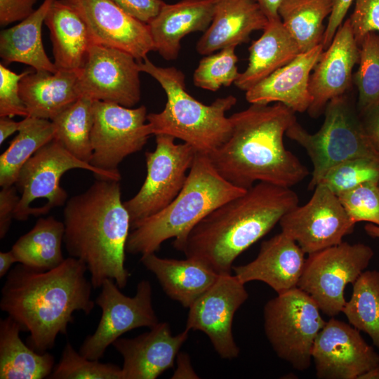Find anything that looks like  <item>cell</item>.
Listing matches in <instances>:
<instances>
[{"label":"cell","instance_id":"1","mask_svg":"<svg viewBox=\"0 0 379 379\" xmlns=\"http://www.w3.org/2000/svg\"><path fill=\"white\" fill-rule=\"evenodd\" d=\"M87 270L84 262L69 256L48 271L20 263L8 272L0 308L29 333L28 345L36 352L53 348L58 335L67 333L74 312L88 315L93 310V287L86 278Z\"/></svg>","mask_w":379,"mask_h":379},{"label":"cell","instance_id":"2","mask_svg":"<svg viewBox=\"0 0 379 379\" xmlns=\"http://www.w3.org/2000/svg\"><path fill=\"white\" fill-rule=\"evenodd\" d=\"M294 113L275 102L251 104L232 114L230 138L208 154L215 169L244 190L260 182L290 188L300 183L310 171L284 143L287 129L297 120Z\"/></svg>","mask_w":379,"mask_h":379},{"label":"cell","instance_id":"3","mask_svg":"<svg viewBox=\"0 0 379 379\" xmlns=\"http://www.w3.org/2000/svg\"><path fill=\"white\" fill-rule=\"evenodd\" d=\"M298 203L290 187L257 182L214 209L173 246L218 274H231L235 259Z\"/></svg>","mask_w":379,"mask_h":379},{"label":"cell","instance_id":"4","mask_svg":"<svg viewBox=\"0 0 379 379\" xmlns=\"http://www.w3.org/2000/svg\"><path fill=\"white\" fill-rule=\"evenodd\" d=\"M62 222L67 253L84 262L93 287L101 288L111 279L124 288L130 277L125 253L131 219L119 181L98 179L72 197L65 204Z\"/></svg>","mask_w":379,"mask_h":379},{"label":"cell","instance_id":"5","mask_svg":"<svg viewBox=\"0 0 379 379\" xmlns=\"http://www.w3.org/2000/svg\"><path fill=\"white\" fill-rule=\"evenodd\" d=\"M246 191L224 179L208 154L197 152L185 185L175 198L131 228L126 253L141 255L156 253L165 241L183 239L211 211Z\"/></svg>","mask_w":379,"mask_h":379},{"label":"cell","instance_id":"6","mask_svg":"<svg viewBox=\"0 0 379 379\" xmlns=\"http://www.w3.org/2000/svg\"><path fill=\"white\" fill-rule=\"evenodd\" d=\"M138 62L140 72L157 80L166 95L164 109L147 116L152 135H171L206 154L230 138L232 123L226 112L237 103L236 97L218 98L205 105L186 91L185 74L180 69L157 66L147 57Z\"/></svg>","mask_w":379,"mask_h":379},{"label":"cell","instance_id":"7","mask_svg":"<svg viewBox=\"0 0 379 379\" xmlns=\"http://www.w3.org/2000/svg\"><path fill=\"white\" fill-rule=\"evenodd\" d=\"M324 113V120L317 132L308 133L297 120L286 132L289 139L305 149L312 164L309 190H313L331 168L345 160L361 157L379 159L357 106L346 94L330 100Z\"/></svg>","mask_w":379,"mask_h":379},{"label":"cell","instance_id":"8","mask_svg":"<svg viewBox=\"0 0 379 379\" xmlns=\"http://www.w3.org/2000/svg\"><path fill=\"white\" fill-rule=\"evenodd\" d=\"M263 318L265 333L277 355L298 371L307 370L314 341L326 324L316 302L296 287L268 300Z\"/></svg>","mask_w":379,"mask_h":379},{"label":"cell","instance_id":"9","mask_svg":"<svg viewBox=\"0 0 379 379\" xmlns=\"http://www.w3.org/2000/svg\"><path fill=\"white\" fill-rule=\"evenodd\" d=\"M74 168L89 171L98 179L120 181L119 172L98 169L69 152L57 140L53 139L39 149L23 165L15 185L21 193L14 219L26 220L29 215L47 214L52 208L65 206L67 192L60 186V179Z\"/></svg>","mask_w":379,"mask_h":379},{"label":"cell","instance_id":"10","mask_svg":"<svg viewBox=\"0 0 379 379\" xmlns=\"http://www.w3.org/2000/svg\"><path fill=\"white\" fill-rule=\"evenodd\" d=\"M374 252L368 245L341 242L308 255L298 287L321 312L333 317L343 312L344 292L368 267Z\"/></svg>","mask_w":379,"mask_h":379},{"label":"cell","instance_id":"11","mask_svg":"<svg viewBox=\"0 0 379 379\" xmlns=\"http://www.w3.org/2000/svg\"><path fill=\"white\" fill-rule=\"evenodd\" d=\"M155 136L154 150L145 154V182L133 197L124 201L130 215L131 228L164 208L175 198L185 185L197 153L185 142L176 144L175 138L171 135Z\"/></svg>","mask_w":379,"mask_h":379},{"label":"cell","instance_id":"12","mask_svg":"<svg viewBox=\"0 0 379 379\" xmlns=\"http://www.w3.org/2000/svg\"><path fill=\"white\" fill-rule=\"evenodd\" d=\"M116 282L105 280L95 303L102 315L95 332L88 335L79 348L87 359L99 360L107 348L126 332L140 327H154L159 321L152 306V288L147 280L140 281L134 296L121 293Z\"/></svg>","mask_w":379,"mask_h":379},{"label":"cell","instance_id":"13","mask_svg":"<svg viewBox=\"0 0 379 379\" xmlns=\"http://www.w3.org/2000/svg\"><path fill=\"white\" fill-rule=\"evenodd\" d=\"M93 113L90 164L102 171L119 172V164L140 151L152 135L146 122L147 109L93 100Z\"/></svg>","mask_w":379,"mask_h":379},{"label":"cell","instance_id":"14","mask_svg":"<svg viewBox=\"0 0 379 379\" xmlns=\"http://www.w3.org/2000/svg\"><path fill=\"white\" fill-rule=\"evenodd\" d=\"M313 190L305 204L294 207L279 222L281 232L308 255L340 244L356 225L327 187L319 184Z\"/></svg>","mask_w":379,"mask_h":379},{"label":"cell","instance_id":"15","mask_svg":"<svg viewBox=\"0 0 379 379\" xmlns=\"http://www.w3.org/2000/svg\"><path fill=\"white\" fill-rule=\"evenodd\" d=\"M140 70L131 54L93 44L79 72L81 95L133 107L140 100Z\"/></svg>","mask_w":379,"mask_h":379},{"label":"cell","instance_id":"16","mask_svg":"<svg viewBox=\"0 0 379 379\" xmlns=\"http://www.w3.org/2000/svg\"><path fill=\"white\" fill-rule=\"evenodd\" d=\"M248 298L245 284L235 274H219L189 307L185 328L202 331L222 359H233L240 350L232 333V321Z\"/></svg>","mask_w":379,"mask_h":379},{"label":"cell","instance_id":"17","mask_svg":"<svg viewBox=\"0 0 379 379\" xmlns=\"http://www.w3.org/2000/svg\"><path fill=\"white\" fill-rule=\"evenodd\" d=\"M312 359L319 379H359L379 364V354L360 331L334 317L326 321L318 334Z\"/></svg>","mask_w":379,"mask_h":379},{"label":"cell","instance_id":"18","mask_svg":"<svg viewBox=\"0 0 379 379\" xmlns=\"http://www.w3.org/2000/svg\"><path fill=\"white\" fill-rule=\"evenodd\" d=\"M86 23L93 44L117 48L138 61L154 51L149 26L112 0H63Z\"/></svg>","mask_w":379,"mask_h":379},{"label":"cell","instance_id":"19","mask_svg":"<svg viewBox=\"0 0 379 379\" xmlns=\"http://www.w3.org/2000/svg\"><path fill=\"white\" fill-rule=\"evenodd\" d=\"M359 58V47L347 19L338 29L330 46L322 52L310 75L312 102L307 111L310 117L320 116L330 100L346 94L352 84V71Z\"/></svg>","mask_w":379,"mask_h":379},{"label":"cell","instance_id":"20","mask_svg":"<svg viewBox=\"0 0 379 379\" xmlns=\"http://www.w3.org/2000/svg\"><path fill=\"white\" fill-rule=\"evenodd\" d=\"M190 331L173 335L167 322H159L138 336L116 340L112 345L124 359L123 379H156L173 367Z\"/></svg>","mask_w":379,"mask_h":379},{"label":"cell","instance_id":"21","mask_svg":"<svg viewBox=\"0 0 379 379\" xmlns=\"http://www.w3.org/2000/svg\"><path fill=\"white\" fill-rule=\"evenodd\" d=\"M305 253L290 237L281 232L261 243L257 257L232 270L244 284L265 283L277 294L298 287L303 272Z\"/></svg>","mask_w":379,"mask_h":379},{"label":"cell","instance_id":"22","mask_svg":"<svg viewBox=\"0 0 379 379\" xmlns=\"http://www.w3.org/2000/svg\"><path fill=\"white\" fill-rule=\"evenodd\" d=\"M323 51V44H320L299 54L246 91V100L260 105L280 102L294 112L307 111L312 102L309 89L311 72Z\"/></svg>","mask_w":379,"mask_h":379},{"label":"cell","instance_id":"23","mask_svg":"<svg viewBox=\"0 0 379 379\" xmlns=\"http://www.w3.org/2000/svg\"><path fill=\"white\" fill-rule=\"evenodd\" d=\"M215 0H180L165 3L148 25L154 51L166 60H175L181 40L192 32H204L214 15Z\"/></svg>","mask_w":379,"mask_h":379},{"label":"cell","instance_id":"24","mask_svg":"<svg viewBox=\"0 0 379 379\" xmlns=\"http://www.w3.org/2000/svg\"><path fill=\"white\" fill-rule=\"evenodd\" d=\"M268 19L255 0H215L213 20L197 41L201 55L247 43L250 35L263 30Z\"/></svg>","mask_w":379,"mask_h":379},{"label":"cell","instance_id":"25","mask_svg":"<svg viewBox=\"0 0 379 379\" xmlns=\"http://www.w3.org/2000/svg\"><path fill=\"white\" fill-rule=\"evenodd\" d=\"M79 72L35 70L24 76L19 84V91L27 117L51 121L76 102L81 96Z\"/></svg>","mask_w":379,"mask_h":379},{"label":"cell","instance_id":"26","mask_svg":"<svg viewBox=\"0 0 379 379\" xmlns=\"http://www.w3.org/2000/svg\"><path fill=\"white\" fill-rule=\"evenodd\" d=\"M140 261L155 275L165 293L186 308L208 290L219 275L192 258H164L152 253L141 255Z\"/></svg>","mask_w":379,"mask_h":379},{"label":"cell","instance_id":"27","mask_svg":"<svg viewBox=\"0 0 379 379\" xmlns=\"http://www.w3.org/2000/svg\"><path fill=\"white\" fill-rule=\"evenodd\" d=\"M50 31L54 64L58 69L79 70L93 44L89 30L76 11L55 0L44 20Z\"/></svg>","mask_w":379,"mask_h":379},{"label":"cell","instance_id":"28","mask_svg":"<svg viewBox=\"0 0 379 379\" xmlns=\"http://www.w3.org/2000/svg\"><path fill=\"white\" fill-rule=\"evenodd\" d=\"M248 51V66L234 82L245 92L301 53L280 17L268 20L262 34L252 43Z\"/></svg>","mask_w":379,"mask_h":379},{"label":"cell","instance_id":"29","mask_svg":"<svg viewBox=\"0 0 379 379\" xmlns=\"http://www.w3.org/2000/svg\"><path fill=\"white\" fill-rule=\"evenodd\" d=\"M54 1L44 0L19 24L1 32L0 56L5 64L17 62L31 66L36 71H58L47 56L41 39L42 25Z\"/></svg>","mask_w":379,"mask_h":379},{"label":"cell","instance_id":"30","mask_svg":"<svg viewBox=\"0 0 379 379\" xmlns=\"http://www.w3.org/2000/svg\"><path fill=\"white\" fill-rule=\"evenodd\" d=\"M20 324L8 316L0 321V378L43 379L53 371L55 359L39 353L22 340Z\"/></svg>","mask_w":379,"mask_h":379},{"label":"cell","instance_id":"31","mask_svg":"<svg viewBox=\"0 0 379 379\" xmlns=\"http://www.w3.org/2000/svg\"><path fill=\"white\" fill-rule=\"evenodd\" d=\"M64 232L63 222L53 216L39 218L12 246L17 262L38 271L57 267L65 260L62 251Z\"/></svg>","mask_w":379,"mask_h":379},{"label":"cell","instance_id":"32","mask_svg":"<svg viewBox=\"0 0 379 379\" xmlns=\"http://www.w3.org/2000/svg\"><path fill=\"white\" fill-rule=\"evenodd\" d=\"M331 11V0H282L278 14L302 53L322 44L323 22Z\"/></svg>","mask_w":379,"mask_h":379},{"label":"cell","instance_id":"33","mask_svg":"<svg viewBox=\"0 0 379 379\" xmlns=\"http://www.w3.org/2000/svg\"><path fill=\"white\" fill-rule=\"evenodd\" d=\"M54 138L52 121L26 117L20 121L18 134L0 156V185L15 184L20 171L41 147Z\"/></svg>","mask_w":379,"mask_h":379},{"label":"cell","instance_id":"34","mask_svg":"<svg viewBox=\"0 0 379 379\" xmlns=\"http://www.w3.org/2000/svg\"><path fill=\"white\" fill-rule=\"evenodd\" d=\"M51 121L54 139L76 158L90 164L93 156V100L81 95Z\"/></svg>","mask_w":379,"mask_h":379},{"label":"cell","instance_id":"35","mask_svg":"<svg viewBox=\"0 0 379 379\" xmlns=\"http://www.w3.org/2000/svg\"><path fill=\"white\" fill-rule=\"evenodd\" d=\"M343 313L349 324L367 333L379 349V271L365 270L352 284Z\"/></svg>","mask_w":379,"mask_h":379},{"label":"cell","instance_id":"36","mask_svg":"<svg viewBox=\"0 0 379 379\" xmlns=\"http://www.w3.org/2000/svg\"><path fill=\"white\" fill-rule=\"evenodd\" d=\"M359 47V67L353 81L358 91L357 109L361 116L379 103V33L366 34Z\"/></svg>","mask_w":379,"mask_h":379},{"label":"cell","instance_id":"37","mask_svg":"<svg viewBox=\"0 0 379 379\" xmlns=\"http://www.w3.org/2000/svg\"><path fill=\"white\" fill-rule=\"evenodd\" d=\"M368 182L379 183V159L361 157L345 160L333 166L319 184L325 185L338 196Z\"/></svg>","mask_w":379,"mask_h":379},{"label":"cell","instance_id":"38","mask_svg":"<svg viewBox=\"0 0 379 379\" xmlns=\"http://www.w3.org/2000/svg\"><path fill=\"white\" fill-rule=\"evenodd\" d=\"M236 46H229L203 58L193 74L194 84L201 88L216 91L230 86L239 78Z\"/></svg>","mask_w":379,"mask_h":379},{"label":"cell","instance_id":"39","mask_svg":"<svg viewBox=\"0 0 379 379\" xmlns=\"http://www.w3.org/2000/svg\"><path fill=\"white\" fill-rule=\"evenodd\" d=\"M48 378L52 379H123L121 368L116 364L91 360L77 352L67 343L59 363Z\"/></svg>","mask_w":379,"mask_h":379},{"label":"cell","instance_id":"40","mask_svg":"<svg viewBox=\"0 0 379 379\" xmlns=\"http://www.w3.org/2000/svg\"><path fill=\"white\" fill-rule=\"evenodd\" d=\"M338 197L355 224L367 222L379 226V183L365 182Z\"/></svg>","mask_w":379,"mask_h":379},{"label":"cell","instance_id":"41","mask_svg":"<svg viewBox=\"0 0 379 379\" xmlns=\"http://www.w3.org/2000/svg\"><path fill=\"white\" fill-rule=\"evenodd\" d=\"M33 70L16 74L0 64V117L28 116L27 109L20 98L19 84L22 78Z\"/></svg>","mask_w":379,"mask_h":379},{"label":"cell","instance_id":"42","mask_svg":"<svg viewBox=\"0 0 379 379\" xmlns=\"http://www.w3.org/2000/svg\"><path fill=\"white\" fill-rule=\"evenodd\" d=\"M348 19L358 45L366 34L379 33V0H356Z\"/></svg>","mask_w":379,"mask_h":379},{"label":"cell","instance_id":"43","mask_svg":"<svg viewBox=\"0 0 379 379\" xmlns=\"http://www.w3.org/2000/svg\"><path fill=\"white\" fill-rule=\"evenodd\" d=\"M126 13L149 24L159 13L165 2L163 0H112Z\"/></svg>","mask_w":379,"mask_h":379},{"label":"cell","instance_id":"44","mask_svg":"<svg viewBox=\"0 0 379 379\" xmlns=\"http://www.w3.org/2000/svg\"><path fill=\"white\" fill-rule=\"evenodd\" d=\"M38 0H0V25L6 26L22 21L34 11Z\"/></svg>","mask_w":379,"mask_h":379},{"label":"cell","instance_id":"45","mask_svg":"<svg viewBox=\"0 0 379 379\" xmlns=\"http://www.w3.org/2000/svg\"><path fill=\"white\" fill-rule=\"evenodd\" d=\"M20 197L12 185L4 187L0 192V238L3 239L9 230L12 219Z\"/></svg>","mask_w":379,"mask_h":379},{"label":"cell","instance_id":"46","mask_svg":"<svg viewBox=\"0 0 379 379\" xmlns=\"http://www.w3.org/2000/svg\"><path fill=\"white\" fill-rule=\"evenodd\" d=\"M331 1L332 11L325 28L322 41L324 50L326 49L330 46L338 29L343 24V21L352 5L353 0Z\"/></svg>","mask_w":379,"mask_h":379},{"label":"cell","instance_id":"47","mask_svg":"<svg viewBox=\"0 0 379 379\" xmlns=\"http://www.w3.org/2000/svg\"><path fill=\"white\" fill-rule=\"evenodd\" d=\"M360 117L369 141L379 154V103Z\"/></svg>","mask_w":379,"mask_h":379},{"label":"cell","instance_id":"48","mask_svg":"<svg viewBox=\"0 0 379 379\" xmlns=\"http://www.w3.org/2000/svg\"><path fill=\"white\" fill-rule=\"evenodd\" d=\"M172 378H199L192 368L190 357L187 354L180 352L177 356V368Z\"/></svg>","mask_w":379,"mask_h":379},{"label":"cell","instance_id":"49","mask_svg":"<svg viewBox=\"0 0 379 379\" xmlns=\"http://www.w3.org/2000/svg\"><path fill=\"white\" fill-rule=\"evenodd\" d=\"M20 121H15L8 117H0V144L1 145L10 135L18 131Z\"/></svg>","mask_w":379,"mask_h":379},{"label":"cell","instance_id":"50","mask_svg":"<svg viewBox=\"0 0 379 379\" xmlns=\"http://www.w3.org/2000/svg\"><path fill=\"white\" fill-rule=\"evenodd\" d=\"M268 20L279 18V6L282 0H255Z\"/></svg>","mask_w":379,"mask_h":379},{"label":"cell","instance_id":"51","mask_svg":"<svg viewBox=\"0 0 379 379\" xmlns=\"http://www.w3.org/2000/svg\"><path fill=\"white\" fill-rule=\"evenodd\" d=\"M17 262L12 251L0 252V277H4L10 271L11 265Z\"/></svg>","mask_w":379,"mask_h":379},{"label":"cell","instance_id":"52","mask_svg":"<svg viewBox=\"0 0 379 379\" xmlns=\"http://www.w3.org/2000/svg\"><path fill=\"white\" fill-rule=\"evenodd\" d=\"M359 379H379V364L361 375Z\"/></svg>","mask_w":379,"mask_h":379},{"label":"cell","instance_id":"53","mask_svg":"<svg viewBox=\"0 0 379 379\" xmlns=\"http://www.w3.org/2000/svg\"><path fill=\"white\" fill-rule=\"evenodd\" d=\"M364 230L369 237L379 239V226L367 223L364 226Z\"/></svg>","mask_w":379,"mask_h":379}]
</instances>
